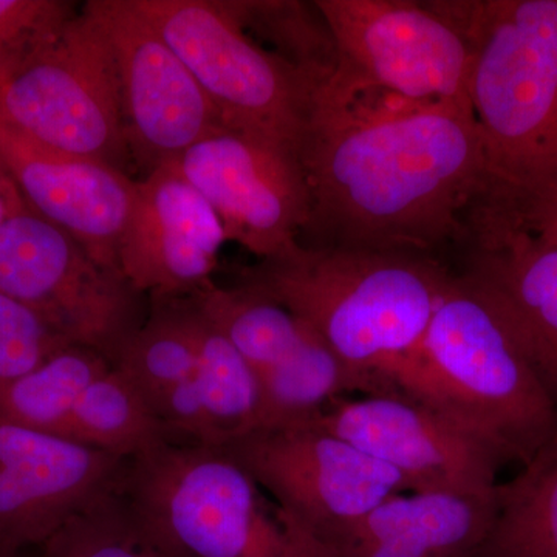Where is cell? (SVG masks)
Returning <instances> with one entry per match:
<instances>
[{"instance_id":"9c48e42d","label":"cell","mask_w":557,"mask_h":557,"mask_svg":"<svg viewBox=\"0 0 557 557\" xmlns=\"http://www.w3.org/2000/svg\"><path fill=\"white\" fill-rule=\"evenodd\" d=\"M347 86L388 91L420 102L468 100L471 50L434 2L317 0Z\"/></svg>"},{"instance_id":"ffe728a7","label":"cell","mask_w":557,"mask_h":557,"mask_svg":"<svg viewBox=\"0 0 557 557\" xmlns=\"http://www.w3.org/2000/svg\"><path fill=\"white\" fill-rule=\"evenodd\" d=\"M189 296L248 362L259 387L298 357L314 333L276 300L237 282L220 287L212 281Z\"/></svg>"},{"instance_id":"e0dca14e","label":"cell","mask_w":557,"mask_h":557,"mask_svg":"<svg viewBox=\"0 0 557 557\" xmlns=\"http://www.w3.org/2000/svg\"><path fill=\"white\" fill-rule=\"evenodd\" d=\"M0 153L33 212L67 233L98 262L120 269V240L137 180L101 161L40 146L2 120Z\"/></svg>"},{"instance_id":"ac0fdd59","label":"cell","mask_w":557,"mask_h":557,"mask_svg":"<svg viewBox=\"0 0 557 557\" xmlns=\"http://www.w3.org/2000/svg\"><path fill=\"white\" fill-rule=\"evenodd\" d=\"M113 366L138 388L166 442L215 446L188 296L149 298L148 317Z\"/></svg>"},{"instance_id":"5bb4252c","label":"cell","mask_w":557,"mask_h":557,"mask_svg":"<svg viewBox=\"0 0 557 557\" xmlns=\"http://www.w3.org/2000/svg\"><path fill=\"white\" fill-rule=\"evenodd\" d=\"M127 460L0 418V549L46 544L73 516L119 490Z\"/></svg>"},{"instance_id":"484cf974","label":"cell","mask_w":557,"mask_h":557,"mask_svg":"<svg viewBox=\"0 0 557 557\" xmlns=\"http://www.w3.org/2000/svg\"><path fill=\"white\" fill-rule=\"evenodd\" d=\"M75 11L64 0H0V75Z\"/></svg>"},{"instance_id":"7a4b0ae2","label":"cell","mask_w":557,"mask_h":557,"mask_svg":"<svg viewBox=\"0 0 557 557\" xmlns=\"http://www.w3.org/2000/svg\"><path fill=\"white\" fill-rule=\"evenodd\" d=\"M453 274L431 255L317 247L298 240L239 273L324 341L358 394H399V369L420 346Z\"/></svg>"},{"instance_id":"d6986e66","label":"cell","mask_w":557,"mask_h":557,"mask_svg":"<svg viewBox=\"0 0 557 557\" xmlns=\"http://www.w3.org/2000/svg\"><path fill=\"white\" fill-rule=\"evenodd\" d=\"M493 518L494 494H397L322 542L319 557H474Z\"/></svg>"},{"instance_id":"7c38bea8","label":"cell","mask_w":557,"mask_h":557,"mask_svg":"<svg viewBox=\"0 0 557 557\" xmlns=\"http://www.w3.org/2000/svg\"><path fill=\"white\" fill-rule=\"evenodd\" d=\"M309 426L398 472L409 493L493 496L502 460L454 418L406 394L341 398Z\"/></svg>"},{"instance_id":"3957f363","label":"cell","mask_w":557,"mask_h":557,"mask_svg":"<svg viewBox=\"0 0 557 557\" xmlns=\"http://www.w3.org/2000/svg\"><path fill=\"white\" fill-rule=\"evenodd\" d=\"M434 3L471 50L485 199L509 208L557 200V0Z\"/></svg>"},{"instance_id":"2e32d148","label":"cell","mask_w":557,"mask_h":557,"mask_svg":"<svg viewBox=\"0 0 557 557\" xmlns=\"http://www.w3.org/2000/svg\"><path fill=\"white\" fill-rule=\"evenodd\" d=\"M225 228L203 197L170 166L137 180L119 267L148 298H183L211 284Z\"/></svg>"},{"instance_id":"9a60e30c","label":"cell","mask_w":557,"mask_h":557,"mask_svg":"<svg viewBox=\"0 0 557 557\" xmlns=\"http://www.w3.org/2000/svg\"><path fill=\"white\" fill-rule=\"evenodd\" d=\"M463 270L493 302L557 408V248L507 207L479 201L469 211Z\"/></svg>"},{"instance_id":"44dd1931","label":"cell","mask_w":557,"mask_h":557,"mask_svg":"<svg viewBox=\"0 0 557 557\" xmlns=\"http://www.w3.org/2000/svg\"><path fill=\"white\" fill-rule=\"evenodd\" d=\"M474 557H557V438L498 483L493 523Z\"/></svg>"},{"instance_id":"603a6c76","label":"cell","mask_w":557,"mask_h":557,"mask_svg":"<svg viewBox=\"0 0 557 557\" xmlns=\"http://www.w3.org/2000/svg\"><path fill=\"white\" fill-rule=\"evenodd\" d=\"M251 38H262L282 61L324 86L338 69V51L314 2L223 0Z\"/></svg>"},{"instance_id":"8fae6325","label":"cell","mask_w":557,"mask_h":557,"mask_svg":"<svg viewBox=\"0 0 557 557\" xmlns=\"http://www.w3.org/2000/svg\"><path fill=\"white\" fill-rule=\"evenodd\" d=\"M84 7L112 47L124 141L139 170L148 175L201 139L228 131L185 62L131 0H89Z\"/></svg>"},{"instance_id":"5b68a950","label":"cell","mask_w":557,"mask_h":557,"mask_svg":"<svg viewBox=\"0 0 557 557\" xmlns=\"http://www.w3.org/2000/svg\"><path fill=\"white\" fill-rule=\"evenodd\" d=\"M120 491L168 557H319L222 446L159 443L127 460Z\"/></svg>"},{"instance_id":"4316f807","label":"cell","mask_w":557,"mask_h":557,"mask_svg":"<svg viewBox=\"0 0 557 557\" xmlns=\"http://www.w3.org/2000/svg\"><path fill=\"white\" fill-rule=\"evenodd\" d=\"M509 209L539 239L557 248V200L537 201L527 207Z\"/></svg>"},{"instance_id":"277c9868","label":"cell","mask_w":557,"mask_h":557,"mask_svg":"<svg viewBox=\"0 0 557 557\" xmlns=\"http://www.w3.org/2000/svg\"><path fill=\"white\" fill-rule=\"evenodd\" d=\"M395 384L478 435L502 463L523 467L557 438L556 406L504 318L467 274H453Z\"/></svg>"},{"instance_id":"ba28073f","label":"cell","mask_w":557,"mask_h":557,"mask_svg":"<svg viewBox=\"0 0 557 557\" xmlns=\"http://www.w3.org/2000/svg\"><path fill=\"white\" fill-rule=\"evenodd\" d=\"M0 293L35 311L70 346L112 364L149 310L123 271L98 262L30 208L0 225Z\"/></svg>"},{"instance_id":"d4e9b609","label":"cell","mask_w":557,"mask_h":557,"mask_svg":"<svg viewBox=\"0 0 557 557\" xmlns=\"http://www.w3.org/2000/svg\"><path fill=\"white\" fill-rule=\"evenodd\" d=\"M69 346L35 311L0 293V383L32 372Z\"/></svg>"},{"instance_id":"30bf717a","label":"cell","mask_w":557,"mask_h":557,"mask_svg":"<svg viewBox=\"0 0 557 557\" xmlns=\"http://www.w3.org/2000/svg\"><path fill=\"white\" fill-rule=\"evenodd\" d=\"M222 448L317 549L381 502L408 491L394 469L309 424L256 429Z\"/></svg>"},{"instance_id":"4fadbf2b","label":"cell","mask_w":557,"mask_h":557,"mask_svg":"<svg viewBox=\"0 0 557 557\" xmlns=\"http://www.w3.org/2000/svg\"><path fill=\"white\" fill-rule=\"evenodd\" d=\"M219 215L226 239L259 260L300 240L311 197L295 153L234 131L201 139L171 163Z\"/></svg>"},{"instance_id":"cb8c5ba5","label":"cell","mask_w":557,"mask_h":557,"mask_svg":"<svg viewBox=\"0 0 557 557\" xmlns=\"http://www.w3.org/2000/svg\"><path fill=\"white\" fill-rule=\"evenodd\" d=\"M40 548V557H168L138 525L120 487L73 516Z\"/></svg>"},{"instance_id":"f1b7e54d","label":"cell","mask_w":557,"mask_h":557,"mask_svg":"<svg viewBox=\"0 0 557 557\" xmlns=\"http://www.w3.org/2000/svg\"><path fill=\"white\" fill-rule=\"evenodd\" d=\"M0 557H21V553L3 552V549H0Z\"/></svg>"},{"instance_id":"6da1fadb","label":"cell","mask_w":557,"mask_h":557,"mask_svg":"<svg viewBox=\"0 0 557 557\" xmlns=\"http://www.w3.org/2000/svg\"><path fill=\"white\" fill-rule=\"evenodd\" d=\"M311 197L302 234L317 247L431 255L467 240L490 193L471 106L420 102L327 81L300 152Z\"/></svg>"},{"instance_id":"52a82bcc","label":"cell","mask_w":557,"mask_h":557,"mask_svg":"<svg viewBox=\"0 0 557 557\" xmlns=\"http://www.w3.org/2000/svg\"><path fill=\"white\" fill-rule=\"evenodd\" d=\"M0 120L40 146L124 171L115 58L86 7L0 75Z\"/></svg>"},{"instance_id":"83f0119b","label":"cell","mask_w":557,"mask_h":557,"mask_svg":"<svg viewBox=\"0 0 557 557\" xmlns=\"http://www.w3.org/2000/svg\"><path fill=\"white\" fill-rule=\"evenodd\" d=\"M25 209H28L27 203L0 153V225Z\"/></svg>"},{"instance_id":"8992f818","label":"cell","mask_w":557,"mask_h":557,"mask_svg":"<svg viewBox=\"0 0 557 557\" xmlns=\"http://www.w3.org/2000/svg\"><path fill=\"white\" fill-rule=\"evenodd\" d=\"M185 62L226 129L300 160L321 84L252 39L223 0H131Z\"/></svg>"},{"instance_id":"7402d4cb","label":"cell","mask_w":557,"mask_h":557,"mask_svg":"<svg viewBox=\"0 0 557 557\" xmlns=\"http://www.w3.org/2000/svg\"><path fill=\"white\" fill-rule=\"evenodd\" d=\"M112 366L90 348H62L32 372L0 383V418L65 438L84 391Z\"/></svg>"}]
</instances>
